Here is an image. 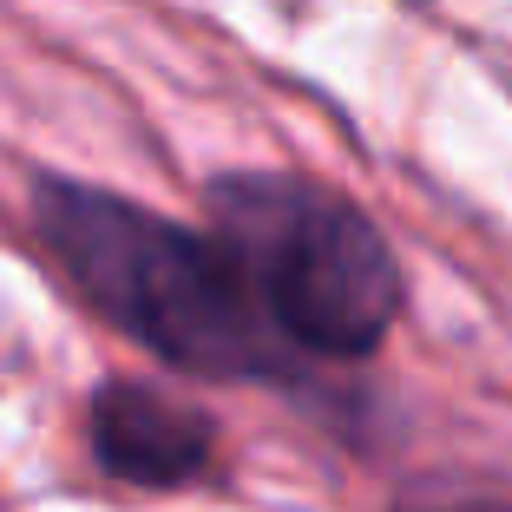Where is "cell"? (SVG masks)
I'll return each mask as SVG.
<instances>
[{
    "instance_id": "cell-1",
    "label": "cell",
    "mask_w": 512,
    "mask_h": 512,
    "mask_svg": "<svg viewBox=\"0 0 512 512\" xmlns=\"http://www.w3.org/2000/svg\"><path fill=\"white\" fill-rule=\"evenodd\" d=\"M33 211H40L46 250L86 289L92 309L151 355H165L171 368L211 381L289 375L283 335L263 322L217 230H184L132 197L66 178H46Z\"/></svg>"
},
{
    "instance_id": "cell-3",
    "label": "cell",
    "mask_w": 512,
    "mask_h": 512,
    "mask_svg": "<svg viewBox=\"0 0 512 512\" xmlns=\"http://www.w3.org/2000/svg\"><path fill=\"white\" fill-rule=\"evenodd\" d=\"M211 414L191 401L145 388V381H106L92 401V447L99 467L132 486H184L211 460Z\"/></svg>"
},
{
    "instance_id": "cell-2",
    "label": "cell",
    "mask_w": 512,
    "mask_h": 512,
    "mask_svg": "<svg viewBox=\"0 0 512 512\" xmlns=\"http://www.w3.org/2000/svg\"><path fill=\"white\" fill-rule=\"evenodd\" d=\"M211 217L283 348L348 362L388 335L401 309V270L348 197L309 178L243 171L211 191Z\"/></svg>"
}]
</instances>
